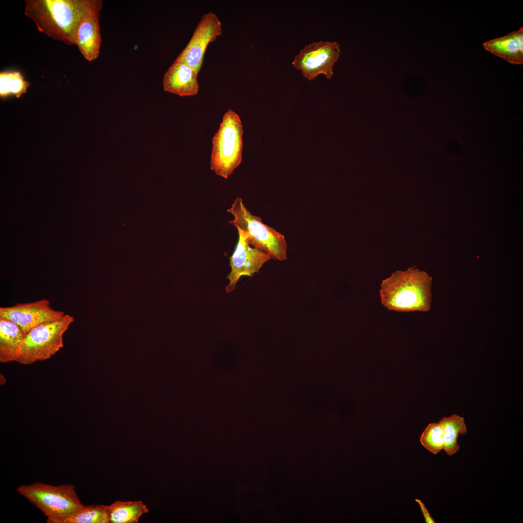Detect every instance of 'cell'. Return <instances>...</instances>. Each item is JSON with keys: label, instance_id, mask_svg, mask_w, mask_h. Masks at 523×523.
<instances>
[{"label": "cell", "instance_id": "obj_1", "mask_svg": "<svg viewBox=\"0 0 523 523\" xmlns=\"http://www.w3.org/2000/svg\"><path fill=\"white\" fill-rule=\"evenodd\" d=\"M92 0H25V15L38 31L68 45H74L78 24Z\"/></svg>", "mask_w": 523, "mask_h": 523}, {"label": "cell", "instance_id": "obj_4", "mask_svg": "<svg viewBox=\"0 0 523 523\" xmlns=\"http://www.w3.org/2000/svg\"><path fill=\"white\" fill-rule=\"evenodd\" d=\"M234 216L229 223L241 231L246 242L270 256L271 259L284 260L287 245L283 235L264 224L261 218L252 215L240 197L235 199L227 210Z\"/></svg>", "mask_w": 523, "mask_h": 523}, {"label": "cell", "instance_id": "obj_15", "mask_svg": "<svg viewBox=\"0 0 523 523\" xmlns=\"http://www.w3.org/2000/svg\"><path fill=\"white\" fill-rule=\"evenodd\" d=\"M109 523H136L149 511L141 501H117L107 506Z\"/></svg>", "mask_w": 523, "mask_h": 523}, {"label": "cell", "instance_id": "obj_20", "mask_svg": "<svg viewBox=\"0 0 523 523\" xmlns=\"http://www.w3.org/2000/svg\"><path fill=\"white\" fill-rule=\"evenodd\" d=\"M415 501L419 504L422 513L425 518V520L427 523H435L434 519L431 516L429 512L427 509L424 503L418 499H415Z\"/></svg>", "mask_w": 523, "mask_h": 523}, {"label": "cell", "instance_id": "obj_18", "mask_svg": "<svg viewBox=\"0 0 523 523\" xmlns=\"http://www.w3.org/2000/svg\"><path fill=\"white\" fill-rule=\"evenodd\" d=\"M64 523H109L107 506H84Z\"/></svg>", "mask_w": 523, "mask_h": 523}, {"label": "cell", "instance_id": "obj_14", "mask_svg": "<svg viewBox=\"0 0 523 523\" xmlns=\"http://www.w3.org/2000/svg\"><path fill=\"white\" fill-rule=\"evenodd\" d=\"M26 334L15 323L0 319V362L16 361Z\"/></svg>", "mask_w": 523, "mask_h": 523}, {"label": "cell", "instance_id": "obj_7", "mask_svg": "<svg viewBox=\"0 0 523 523\" xmlns=\"http://www.w3.org/2000/svg\"><path fill=\"white\" fill-rule=\"evenodd\" d=\"M339 45L336 42L319 41L306 45L296 55L292 64L308 80L320 74L330 79L333 68L340 55Z\"/></svg>", "mask_w": 523, "mask_h": 523}, {"label": "cell", "instance_id": "obj_9", "mask_svg": "<svg viewBox=\"0 0 523 523\" xmlns=\"http://www.w3.org/2000/svg\"><path fill=\"white\" fill-rule=\"evenodd\" d=\"M64 314L62 311L52 308L49 301L45 298L0 308V319L15 323L26 334L33 328L59 319Z\"/></svg>", "mask_w": 523, "mask_h": 523}, {"label": "cell", "instance_id": "obj_6", "mask_svg": "<svg viewBox=\"0 0 523 523\" xmlns=\"http://www.w3.org/2000/svg\"><path fill=\"white\" fill-rule=\"evenodd\" d=\"M74 318L65 314L54 321L40 324L26 334L16 362L29 365L50 358L63 347V335Z\"/></svg>", "mask_w": 523, "mask_h": 523}, {"label": "cell", "instance_id": "obj_8", "mask_svg": "<svg viewBox=\"0 0 523 523\" xmlns=\"http://www.w3.org/2000/svg\"><path fill=\"white\" fill-rule=\"evenodd\" d=\"M221 34V23L217 15L212 12L204 14L189 42L176 59L185 62L199 73L208 45Z\"/></svg>", "mask_w": 523, "mask_h": 523}, {"label": "cell", "instance_id": "obj_17", "mask_svg": "<svg viewBox=\"0 0 523 523\" xmlns=\"http://www.w3.org/2000/svg\"><path fill=\"white\" fill-rule=\"evenodd\" d=\"M30 83L24 79L18 71H6L0 73V96L5 100L11 95L19 98L26 92Z\"/></svg>", "mask_w": 523, "mask_h": 523}, {"label": "cell", "instance_id": "obj_11", "mask_svg": "<svg viewBox=\"0 0 523 523\" xmlns=\"http://www.w3.org/2000/svg\"><path fill=\"white\" fill-rule=\"evenodd\" d=\"M102 6V0H92L78 24L75 35V45L89 62L95 60L99 55L101 44L99 20Z\"/></svg>", "mask_w": 523, "mask_h": 523}, {"label": "cell", "instance_id": "obj_5", "mask_svg": "<svg viewBox=\"0 0 523 523\" xmlns=\"http://www.w3.org/2000/svg\"><path fill=\"white\" fill-rule=\"evenodd\" d=\"M243 125L237 113L230 109L223 117L212 139L210 168L227 179L240 164L242 158Z\"/></svg>", "mask_w": 523, "mask_h": 523}, {"label": "cell", "instance_id": "obj_19", "mask_svg": "<svg viewBox=\"0 0 523 523\" xmlns=\"http://www.w3.org/2000/svg\"><path fill=\"white\" fill-rule=\"evenodd\" d=\"M420 442L424 447L434 454L443 450L444 430L441 421L429 424L422 433Z\"/></svg>", "mask_w": 523, "mask_h": 523}, {"label": "cell", "instance_id": "obj_12", "mask_svg": "<svg viewBox=\"0 0 523 523\" xmlns=\"http://www.w3.org/2000/svg\"><path fill=\"white\" fill-rule=\"evenodd\" d=\"M198 75L186 63L176 59L164 74V90L181 97L195 95L200 88Z\"/></svg>", "mask_w": 523, "mask_h": 523}, {"label": "cell", "instance_id": "obj_3", "mask_svg": "<svg viewBox=\"0 0 523 523\" xmlns=\"http://www.w3.org/2000/svg\"><path fill=\"white\" fill-rule=\"evenodd\" d=\"M16 490L53 523H64L84 506L71 484L53 486L36 482L20 485Z\"/></svg>", "mask_w": 523, "mask_h": 523}, {"label": "cell", "instance_id": "obj_16", "mask_svg": "<svg viewBox=\"0 0 523 523\" xmlns=\"http://www.w3.org/2000/svg\"><path fill=\"white\" fill-rule=\"evenodd\" d=\"M440 420L444 430L443 450L447 455L451 456L460 450L457 443L458 437L459 434L466 433V425L464 418L455 414L443 417Z\"/></svg>", "mask_w": 523, "mask_h": 523}, {"label": "cell", "instance_id": "obj_13", "mask_svg": "<svg viewBox=\"0 0 523 523\" xmlns=\"http://www.w3.org/2000/svg\"><path fill=\"white\" fill-rule=\"evenodd\" d=\"M485 49L508 62L523 63V28L483 44Z\"/></svg>", "mask_w": 523, "mask_h": 523}, {"label": "cell", "instance_id": "obj_2", "mask_svg": "<svg viewBox=\"0 0 523 523\" xmlns=\"http://www.w3.org/2000/svg\"><path fill=\"white\" fill-rule=\"evenodd\" d=\"M432 278L415 267L397 271L382 281L380 290L382 304L399 312L429 311Z\"/></svg>", "mask_w": 523, "mask_h": 523}, {"label": "cell", "instance_id": "obj_10", "mask_svg": "<svg viewBox=\"0 0 523 523\" xmlns=\"http://www.w3.org/2000/svg\"><path fill=\"white\" fill-rule=\"evenodd\" d=\"M238 243L230 259L231 270L227 277L229 283L225 288L228 293L233 291L241 277H252L271 259L267 254L251 246L246 242L241 231L238 230Z\"/></svg>", "mask_w": 523, "mask_h": 523}]
</instances>
